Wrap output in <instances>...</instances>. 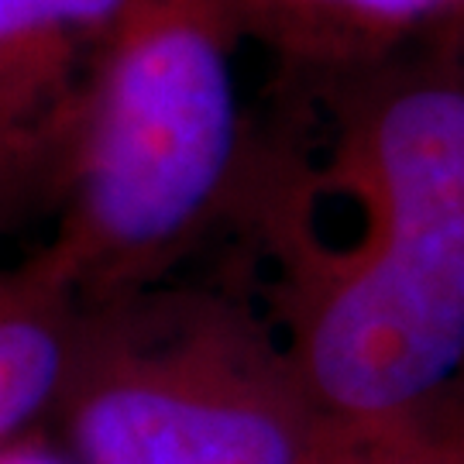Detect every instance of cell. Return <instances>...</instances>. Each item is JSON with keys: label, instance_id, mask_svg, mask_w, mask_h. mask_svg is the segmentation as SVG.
I'll use <instances>...</instances> for the list:
<instances>
[{"label": "cell", "instance_id": "6da1fadb", "mask_svg": "<svg viewBox=\"0 0 464 464\" xmlns=\"http://www.w3.org/2000/svg\"><path fill=\"white\" fill-rule=\"evenodd\" d=\"M227 217L258 306L341 430L413 427L464 372V59L454 21L382 63L282 72Z\"/></svg>", "mask_w": 464, "mask_h": 464}, {"label": "cell", "instance_id": "7a4b0ae2", "mask_svg": "<svg viewBox=\"0 0 464 464\" xmlns=\"http://www.w3.org/2000/svg\"><path fill=\"white\" fill-rule=\"evenodd\" d=\"M237 0H128L100 52L42 255L83 306L172 279L227 227L248 121Z\"/></svg>", "mask_w": 464, "mask_h": 464}, {"label": "cell", "instance_id": "3957f363", "mask_svg": "<svg viewBox=\"0 0 464 464\" xmlns=\"http://www.w3.org/2000/svg\"><path fill=\"white\" fill-rule=\"evenodd\" d=\"M55 416L76 464H316L341 433L251 299L172 279L83 306Z\"/></svg>", "mask_w": 464, "mask_h": 464}, {"label": "cell", "instance_id": "277c9868", "mask_svg": "<svg viewBox=\"0 0 464 464\" xmlns=\"http://www.w3.org/2000/svg\"><path fill=\"white\" fill-rule=\"evenodd\" d=\"M128 0H0V234L55 210L90 80Z\"/></svg>", "mask_w": 464, "mask_h": 464}, {"label": "cell", "instance_id": "5b68a950", "mask_svg": "<svg viewBox=\"0 0 464 464\" xmlns=\"http://www.w3.org/2000/svg\"><path fill=\"white\" fill-rule=\"evenodd\" d=\"M464 0H237L245 38L266 45L282 72L372 66L461 14Z\"/></svg>", "mask_w": 464, "mask_h": 464}, {"label": "cell", "instance_id": "8992f818", "mask_svg": "<svg viewBox=\"0 0 464 464\" xmlns=\"http://www.w3.org/2000/svg\"><path fill=\"white\" fill-rule=\"evenodd\" d=\"M80 327L83 303L42 251L0 268V450L59 410Z\"/></svg>", "mask_w": 464, "mask_h": 464}, {"label": "cell", "instance_id": "52a82bcc", "mask_svg": "<svg viewBox=\"0 0 464 464\" xmlns=\"http://www.w3.org/2000/svg\"><path fill=\"white\" fill-rule=\"evenodd\" d=\"M316 464H464V454L427 427L341 430Z\"/></svg>", "mask_w": 464, "mask_h": 464}, {"label": "cell", "instance_id": "ba28073f", "mask_svg": "<svg viewBox=\"0 0 464 464\" xmlns=\"http://www.w3.org/2000/svg\"><path fill=\"white\" fill-rule=\"evenodd\" d=\"M420 427H427V430L437 433L440 440H448L458 454H464V372H461V379L444 392V399L420 420Z\"/></svg>", "mask_w": 464, "mask_h": 464}, {"label": "cell", "instance_id": "9c48e42d", "mask_svg": "<svg viewBox=\"0 0 464 464\" xmlns=\"http://www.w3.org/2000/svg\"><path fill=\"white\" fill-rule=\"evenodd\" d=\"M0 464H76L72 458H63L49 448H38L28 440H17L11 448L0 450Z\"/></svg>", "mask_w": 464, "mask_h": 464}, {"label": "cell", "instance_id": "30bf717a", "mask_svg": "<svg viewBox=\"0 0 464 464\" xmlns=\"http://www.w3.org/2000/svg\"><path fill=\"white\" fill-rule=\"evenodd\" d=\"M454 34H458V49H461V59H464V14L454 21Z\"/></svg>", "mask_w": 464, "mask_h": 464}]
</instances>
